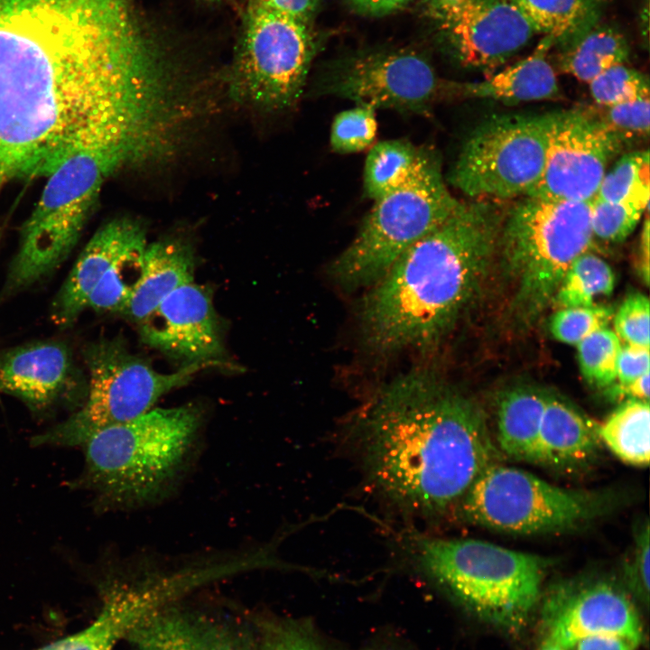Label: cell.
<instances>
[{"label": "cell", "mask_w": 650, "mask_h": 650, "mask_svg": "<svg viewBox=\"0 0 650 650\" xmlns=\"http://www.w3.org/2000/svg\"><path fill=\"white\" fill-rule=\"evenodd\" d=\"M255 650H330L311 620L274 615L255 621Z\"/></svg>", "instance_id": "cell-33"}, {"label": "cell", "mask_w": 650, "mask_h": 650, "mask_svg": "<svg viewBox=\"0 0 650 650\" xmlns=\"http://www.w3.org/2000/svg\"><path fill=\"white\" fill-rule=\"evenodd\" d=\"M637 270L643 282L647 285L649 282V220H645L639 245Z\"/></svg>", "instance_id": "cell-47"}, {"label": "cell", "mask_w": 650, "mask_h": 650, "mask_svg": "<svg viewBox=\"0 0 650 650\" xmlns=\"http://www.w3.org/2000/svg\"><path fill=\"white\" fill-rule=\"evenodd\" d=\"M648 203L628 200L607 202L594 199L590 202V224L594 238L608 243L625 240L635 229Z\"/></svg>", "instance_id": "cell-35"}, {"label": "cell", "mask_w": 650, "mask_h": 650, "mask_svg": "<svg viewBox=\"0 0 650 650\" xmlns=\"http://www.w3.org/2000/svg\"><path fill=\"white\" fill-rule=\"evenodd\" d=\"M554 113L498 115L477 125L450 172V183L471 200L525 196L542 173Z\"/></svg>", "instance_id": "cell-12"}, {"label": "cell", "mask_w": 650, "mask_h": 650, "mask_svg": "<svg viewBox=\"0 0 650 650\" xmlns=\"http://www.w3.org/2000/svg\"><path fill=\"white\" fill-rule=\"evenodd\" d=\"M599 434L602 444L621 461L646 467L650 459L649 401H623L599 424Z\"/></svg>", "instance_id": "cell-28"}, {"label": "cell", "mask_w": 650, "mask_h": 650, "mask_svg": "<svg viewBox=\"0 0 650 650\" xmlns=\"http://www.w3.org/2000/svg\"><path fill=\"white\" fill-rule=\"evenodd\" d=\"M137 324L145 344L185 365L218 364L224 354L212 291L205 285L177 288Z\"/></svg>", "instance_id": "cell-16"}, {"label": "cell", "mask_w": 650, "mask_h": 650, "mask_svg": "<svg viewBox=\"0 0 650 650\" xmlns=\"http://www.w3.org/2000/svg\"><path fill=\"white\" fill-rule=\"evenodd\" d=\"M593 239L590 202L525 196L506 209L497 251L520 326L534 324L552 303L566 270Z\"/></svg>", "instance_id": "cell-6"}, {"label": "cell", "mask_w": 650, "mask_h": 650, "mask_svg": "<svg viewBox=\"0 0 650 650\" xmlns=\"http://www.w3.org/2000/svg\"><path fill=\"white\" fill-rule=\"evenodd\" d=\"M548 393L531 385L506 389L497 405L496 444L501 455L538 465V436Z\"/></svg>", "instance_id": "cell-24"}, {"label": "cell", "mask_w": 650, "mask_h": 650, "mask_svg": "<svg viewBox=\"0 0 650 650\" xmlns=\"http://www.w3.org/2000/svg\"><path fill=\"white\" fill-rule=\"evenodd\" d=\"M369 650H382V649H369Z\"/></svg>", "instance_id": "cell-50"}, {"label": "cell", "mask_w": 650, "mask_h": 650, "mask_svg": "<svg viewBox=\"0 0 650 650\" xmlns=\"http://www.w3.org/2000/svg\"><path fill=\"white\" fill-rule=\"evenodd\" d=\"M614 287L615 274L610 265L587 251L566 270L552 303H557L560 308L591 306L598 296L611 294Z\"/></svg>", "instance_id": "cell-30"}, {"label": "cell", "mask_w": 650, "mask_h": 650, "mask_svg": "<svg viewBox=\"0 0 650 650\" xmlns=\"http://www.w3.org/2000/svg\"><path fill=\"white\" fill-rule=\"evenodd\" d=\"M594 199L607 202L628 200L649 202L648 151L623 154L605 173Z\"/></svg>", "instance_id": "cell-32"}, {"label": "cell", "mask_w": 650, "mask_h": 650, "mask_svg": "<svg viewBox=\"0 0 650 650\" xmlns=\"http://www.w3.org/2000/svg\"><path fill=\"white\" fill-rule=\"evenodd\" d=\"M544 639L571 650L581 637L597 634L644 643V626L635 599L622 584L602 576L562 580L542 595Z\"/></svg>", "instance_id": "cell-15"}, {"label": "cell", "mask_w": 650, "mask_h": 650, "mask_svg": "<svg viewBox=\"0 0 650 650\" xmlns=\"http://www.w3.org/2000/svg\"><path fill=\"white\" fill-rule=\"evenodd\" d=\"M621 345L615 331L606 327L576 346L580 369L588 383L607 388L616 382Z\"/></svg>", "instance_id": "cell-34"}, {"label": "cell", "mask_w": 650, "mask_h": 650, "mask_svg": "<svg viewBox=\"0 0 650 650\" xmlns=\"http://www.w3.org/2000/svg\"><path fill=\"white\" fill-rule=\"evenodd\" d=\"M374 201L354 239L330 266L334 282L347 289L373 285L460 203L444 181L441 159L428 148L404 183Z\"/></svg>", "instance_id": "cell-8"}, {"label": "cell", "mask_w": 650, "mask_h": 650, "mask_svg": "<svg viewBox=\"0 0 650 650\" xmlns=\"http://www.w3.org/2000/svg\"><path fill=\"white\" fill-rule=\"evenodd\" d=\"M194 270L188 244L172 238L147 244L140 279L120 314L140 322L170 293L193 282Z\"/></svg>", "instance_id": "cell-23"}, {"label": "cell", "mask_w": 650, "mask_h": 650, "mask_svg": "<svg viewBox=\"0 0 650 650\" xmlns=\"http://www.w3.org/2000/svg\"><path fill=\"white\" fill-rule=\"evenodd\" d=\"M263 7L311 23L319 0H249Z\"/></svg>", "instance_id": "cell-43"}, {"label": "cell", "mask_w": 650, "mask_h": 650, "mask_svg": "<svg viewBox=\"0 0 650 650\" xmlns=\"http://www.w3.org/2000/svg\"><path fill=\"white\" fill-rule=\"evenodd\" d=\"M348 433L373 490L421 518L455 508L501 457L482 408L426 369L385 385Z\"/></svg>", "instance_id": "cell-2"}, {"label": "cell", "mask_w": 650, "mask_h": 650, "mask_svg": "<svg viewBox=\"0 0 650 650\" xmlns=\"http://www.w3.org/2000/svg\"><path fill=\"white\" fill-rule=\"evenodd\" d=\"M537 33L562 49L599 23L608 0H514Z\"/></svg>", "instance_id": "cell-25"}, {"label": "cell", "mask_w": 650, "mask_h": 650, "mask_svg": "<svg viewBox=\"0 0 650 650\" xmlns=\"http://www.w3.org/2000/svg\"><path fill=\"white\" fill-rule=\"evenodd\" d=\"M377 124L376 109L357 105L339 113L333 119L330 146L339 153H357L367 148L375 140Z\"/></svg>", "instance_id": "cell-37"}, {"label": "cell", "mask_w": 650, "mask_h": 650, "mask_svg": "<svg viewBox=\"0 0 650 650\" xmlns=\"http://www.w3.org/2000/svg\"><path fill=\"white\" fill-rule=\"evenodd\" d=\"M146 239L144 227L128 218L112 219L98 228L76 259L51 303L58 327L73 325L88 308L94 289L112 265L132 246Z\"/></svg>", "instance_id": "cell-20"}, {"label": "cell", "mask_w": 650, "mask_h": 650, "mask_svg": "<svg viewBox=\"0 0 650 650\" xmlns=\"http://www.w3.org/2000/svg\"><path fill=\"white\" fill-rule=\"evenodd\" d=\"M598 119L627 147L646 139L650 125L649 96L592 110Z\"/></svg>", "instance_id": "cell-38"}, {"label": "cell", "mask_w": 650, "mask_h": 650, "mask_svg": "<svg viewBox=\"0 0 650 650\" xmlns=\"http://www.w3.org/2000/svg\"><path fill=\"white\" fill-rule=\"evenodd\" d=\"M537 650H568V649L562 647V645H560L559 644H557L555 642H552L549 639L543 638L540 647Z\"/></svg>", "instance_id": "cell-49"}, {"label": "cell", "mask_w": 650, "mask_h": 650, "mask_svg": "<svg viewBox=\"0 0 650 650\" xmlns=\"http://www.w3.org/2000/svg\"><path fill=\"white\" fill-rule=\"evenodd\" d=\"M602 446L599 423L548 393L538 436V465L566 473L578 471L598 458Z\"/></svg>", "instance_id": "cell-21"}, {"label": "cell", "mask_w": 650, "mask_h": 650, "mask_svg": "<svg viewBox=\"0 0 650 650\" xmlns=\"http://www.w3.org/2000/svg\"><path fill=\"white\" fill-rule=\"evenodd\" d=\"M649 524L646 520L636 532L633 550L623 569L625 588L636 601L645 608H648L649 603Z\"/></svg>", "instance_id": "cell-40"}, {"label": "cell", "mask_w": 650, "mask_h": 650, "mask_svg": "<svg viewBox=\"0 0 650 650\" xmlns=\"http://www.w3.org/2000/svg\"><path fill=\"white\" fill-rule=\"evenodd\" d=\"M83 357L88 371L84 404L38 441L77 444L92 431L131 421L151 410L171 390L187 384L202 368L212 366L192 363L162 373L116 339L90 343Z\"/></svg>", "instance_id": "cell-11"}, {"label": "cell", "mask_w": 650, "mask_h": 650, "mask_svg": "<svg viewBox=\"0 0 650 650\" xmlns=\"http://www.w3.org/2000/svg\"><path fill=\"white\" fill-rule=\"evenodd\" d=\"M162 67L134 0H0V180L46 178L85 151L137 154Z\"/></svg>", "instance_id": "cell-1"}, {"label": "cell", "mask_w": 650, "mask_h": 650, "mask_svg": "<svg viewBox=\"0 0 650 650\" xmlns=\"http://www.w3.org/2000/svg\"><path fill=\"white\" fill-rule=\"evenodd\" d=\"M253 627L232 617L174 603L140 622L125 639L133 650H255Z\"/></svg>", "instance_id": "cell-18"}, {"label": "cell", "mask_w": 650, "mask_h": 650, "mask_svg": "<svg viewBox=\"0 0 650 650\" xmlns=\"http://www.w3.org/2000/svg\"><path fill=\"white\" fill-rule=\"evenodd\" d=\"M441 21L452 57L489 75L537 33L514 0H468Z\"/></svg>", "instance_id": "cell-17"}, {"label": "cell", "mask_w": 650, "mask_h": 650, "mask_svg": "<svg viewBox=\"0 0 650 650\" xmlns=\"http://www.w3.org/2000/svg\"><path fill=\"white\" fill-rule=\"evenodd\" d=\"M206 1H218V0H206Z\"/></svg>", "instance_id": "cell-51"}, {"label": "cell", "mask_w": 650, "mask_h": 650, "mask_svg": "<svg viewBox=\"0 0 650 650\" xmlns=\"http://www.w3.org/2000/svg\"><path fill=\"white\" fill-rule=\"evenodd\" d=\"M625 148L592 109L555 111L542 173L525 196L591 202L609 162Z\"/></svg>", "instance_id": "cell-14"}, {"label": "cell", "mask_w": 650, "mask_h": 650, "mask_svg": "<svg viewBox=\"0 0 650 650\" xmlns=\"http://www.w3.org/2000/svg\"><path fill=\"white\" fill-rule=\"evenodd\" d=\"M558 51L559 69L587 83L612 66L626 64L630 54L624 34L614 26L599 23Z\"/></svg>", "instance_id": "cell-26"}, {"label": "cell", "mask_w": 650, "mask_h": 650, "mask_svg": "<svg viewBox=\"0 0 650 650\" xmlns=\"http://www.w3.org/2000/svg\"><path fill=\"white\" fill-rule=\"evenodd\" d=\"M637 646L621 636L597 634L581 637L571 650H636Z\"/></svg>", "instance_id": "cell-44"}, {"label": "cell", "mask_w": 650, "mask_h": 650, "mask_svg": "<svg viewBox=\"0 0 650 650\" xmlns=\"http://www.w3.org/2000/svg\"><path fill=\"white\" fill-rule=\"evenodd\" d=\"M331 95L375 109L426 116L433 102L450 96L429 60L411 51H375L338 64L319 85Z\"/></svg>", "instance_id": "cell-13"}, {"label": "cell", "mask_w": 650, "mask_h": 650, "mask_svg": "<svg viewBox=\"0 0 650 650\" xmlns=\"http://www.w3.org/2000/svg\"><path fill=\"white\" fill-rule=\"evenodd\" d=\"M422 151L404 139L375 144L365 162V194L376 200L400 187L416 168Z\"/></svg>", "instance_id": "cell-29"}, {"label": "cell", "mask_w": 650, "mask_h": 650, "mask_svg": "<svg viewBox=\"0 0 650 650\" xmlns=\"http://www.w3.org/2000/svg\"><path fill=\"white\" fill-rule=\"evenodd\" d=\"M649 348L625 343L621 345L616 381L627 385L649 372Z\"/></svg>", "instance_id": "cell-42"}, {"label": "cell", "mask_w": 650, "mask_h": 650, "mask_svg": "<svg viewBox=\"0 0 650 650\" xmlns=\"http://www.w3.org/2000/svg\"><path fill=\"white\" fill-rule=\"evenodd\" d=\"M614 490L568 488L498 463L474 481L456 508L462 520L514 534L572 531L620 505Z\"/></svg>", "instance_id": "cell-9"}, {"label": "cell", "mask_w": 650, "mask_h": 650, "mask_svg": "<svg viewBox=\"0 0 650 650\" xmlns=\"http://www.w3.org/2000/svg\"><path fill=\"white\" fill-rule=\"evenodd\" d=\"M613 317L608 307L591 305L560 308L550 320V331L562 343L577 346L593 332L608 327Z\"/></svg>", "instance_id": "cell-39"}, {"label": "cell", "mask_w": 650, "mask_h": 650, "mask_svg": "<svg viewBox=\"0 0 650 650\" xmlns=\"http://www.w3.org/2000/svg\"><path fill=\"white\" fill-rule=\"evenodd\" d=\"M316 51L311 23L249 1L228 77L231 98L271 112L293 107Z\"/></svg>", "instance_id": "cell-10"}, {"label": "cell", "mask_w": 650, "mask_h": 650, "mask_svg": "<svg viewBox=\"0 0 650 650\" xmlns=\"http://www.w3.org/2000/svg\"><path fill=\"white\" fill-rule=\"evenodd\" d=\"M552 47V40L544 36L527 57L482 81L451 82V95L510 105L556 99L561 94L560 86L547 58Z\"/></svg>", "instance_id": "cell-22"}, {"label": "cell", "mask_w": 650, "mask_h": 650, "mask_svg": "<svg viewBox=\"0 0 650 650\" xmlns=\"http://www.w3.org/2000/svg\"><path fill=\"white\" fill-rule=\"evenodd\" d=\"M140 619L134 602L121 591L109 588L98 615L89 626L36 650H112Z\"/></svg>", "instance_id": "cell-27"}, {"label": "cell", "mask_w": 650, "mask_h": 650, "mask_svg": "<svg viewBox=\"0 0 650 650\" xmlns=\"http://www.w3.org/2000/svg\"><path fill=\"white\" fill-rule=\"evenodd\" d=\"M649 372L627 385L613 383L608 386L607 396L612 400L640 399L649 401Z\"/></svg>", "instance_id": "cell-45"}, {"label": "cell", "mask_w": 650, "mask_h": 650, "mask_svg": "<svg viewBox=\"0 0 650 650\" xmlns=\"http://www.w3.org/2000/svg\"><path fill=\"white\" fill-rule=\"evenodd\" d=\"M468 0H434L433 10L441 20L460 9Z\"/></svg>", "instance_id": "cell-48"}, {"label": "cell", "mask_w": 650, "mask_h": 650, "mask_svg": "<svg viewBox=\"0 0 650 650\" xmlns=\"http://www.w3.org/2000/svg\"><path fill=\"white\" fill-rule=\"evenodd\" d=\"M132 166L121 153L98 149L66 159L50 175L20 229L0 296L20 292L52 274L76 246L106 180Z\"/></svg>", "instance_id": "cell-7"}, {"label": "cell", "mask_w": 650, "mask_h": 650, "mask_svg": "<svg viewBox=\"0 0 650 650\" xmlns=\"http://www.w3.org/2000/svg\"><path fill=\"white\" fill-rule=\"evenodd\" d=\"M401 549L413 569L463 609L496 628L518 633L542 598L552 562L487 541L409 532Z\"/></svg>", "instance_id": "cell-4"}, {"label": "cell", "mask_w": 650, "mask_h": 650, "mask_svg": "<svg viewBox=\"0 0 650 650\" xmlns=\"http://www.w3.org/2000/svg\"><path fill=\"white\" fill-rule=\"evenodd\" d=\"M598 107H607L649 96V79L643 72L618 64L602 71L589 83Z\"/></svg>", "instance_id": "cell-36"}, {"label": "cell", "mask_w": 650, "mask_h": 650, "mask_svg": "<svg viewBox=\"0 0 650 650\" xmlns=\"http://www.w3.org/2000/svg\"><path fill=\"white\" fill-rule=\"evenodd\" d=\"M649 300L640 292L629 294L614 317L615 333L620 340L649 348Z\"/></svg>", "instance_id": "cell-41"}, {"label": "cell", "mask_w": 650, "mask_h": 650, "mask_svg": "<svg viewBox=\"0 0 650 650\" xmlns=\"http://www.w3.org/2000/svg\"><path fill=\"white\" fill-rule=\"evenodd\" d=\"M192 404L151 409L83 436L87 477L102 498L132 506L155 497L180 471L200 428Z\"/></svg>", "instance_id": "cell-5"}, {"label": "cell", "mask_w": 650, "mask_h": 650, "mask_svg": "<svg viewBox=\"0 0 650 650\" xmlns=\"http://www.w3.org/2000/svg\"><path fill=\"white\" fill-rule=\"evenodd\" d=\"M505 212L497 201H460L403 253L364 298L367 344L393 352L438 342L479 289L498 252Z\"/></svg>", "instance_id": "cell-3"}, {"label": "cell", "mask_w": 650, "mask_h": 650, "mask_svg": "<svg viewBox=\"0 0 650 650\" xmlns=\"http://www.w3.org/2000/svg\"><path fill=\"white\" fill-rule=\"evenodd\" d=\"M80 375L70 348L39 340L0 352V393L43 409L73 393Z\"/></svg>", "instance_id": "cell-19"}, {"label": "cell", "mask_w": 650, "mask_h": 650, "mask_svg": "<svg viewBox=\"0 0 650 650\" xmlns=\"http://www.w3.org/2000/svg\"><path fill=\"white\" fill-rule=\"evenodd\" d=\"M359 13L368 15H384L404 6L411 0H348Z\"/></svg>", "instance_id": "cell-46"}, {"label": "cell", "mask_w": 650, "mask_h": 650, "mask_svg": "<svg viewBox=\"0 0 650 650\" xmlns=\"http://www.w3.org/2000/svg\"><path fill=\"white\" fill-rule=\"evenodd\" d=\"M146 239L128 248L103 275L91 293L88 308L120 313L140 279Z\"/></svg>", "instance_id": "cell-31"}]
</instances>
